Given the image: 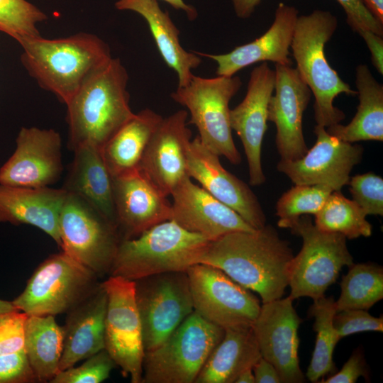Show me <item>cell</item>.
<instances>
[{
	"label": "cell",
	"mask_w": 383,
	"mask_h": 383,
	"mask_svg": "<svg viewBox=\"0 0 383 383\" xmlns=\"http://www.w3.org/2000/svg\"><path fill=\"white\" fill-rule=\"evenodd\" d=\"M170 4L177 10L184 12L189 20L193 21L196 18L198 13L196 9L192 5L187 4L184 0H162Z\"/></svg>",
	"instance_id": "obj_47"
},
{
	"label": "cell",
	"mask_w": 383,
	"mask_h": 383,
	"mask_svg": "<svg viewBox=\"0 0 383 383\" xmlns=\"http://www.w3.org/2000/svg\"><path fill=\"white\" fill-rule=\"evenodd\" d=\"M338 26L331 12L316 9L298 16L291 44L296 70L314 96L316 125L329 127L345 118L344 113L333 105L341 94L355 96L357 91L344 82L327 61L325 45Z\"/></svg>",
	"instance_id": "obj_4"
},
{
	"label": "cell",
	"mask_w": 383,
	"mask_h": 383,
	"mask_svg": "<svg viewBox=\"0 0 383 383\" xmlns=\"http://www.w3.org/2000/svg\"><path fill=\"white\" fill-rule=\"evenodd\" d=\"M113 178L116 220L123 239L172 219V204L139 170Z\"/></svg>",
	"instance_id": "obj_21"
},
{
	"label": "cell",
	"mask_w": 383,
	"mask_h": 383,
	"mask_svg": "<svg viewBox=\"0 0 383 383\" xmlns=\"http://www.w3.org/2000/svg\"><path fill=\"white\" fill-rule=\"evenodd\" d=\"M172 219L183 228L211 241L237 231H254L238 213L214 198L189 177L171 194Z\"/></svg>",
	"instance_id": "obj_22"
},
{
	"label": "cell",
	"mask_w": 383,
	"mask_h": 383,
	"mask_svg": "<svg viewBox=\"0 0 383 383\" xmlns=\"http://www.w3.org/2000/svg\"><path fill=\"white\" fill-rule=\"evenodd\" d=\"M211 240L173 220L157 223L120 242L109 276L130 280L170 272H186L199 263Z\"/></svg>",
	"instance_id": "obj_5"
},
{
	"label": "cell",
	"mask_w": 383,
	"mask_h": 383,
	"mask_svg": "<svg viewBox=\"0 0 383 383\" xmlns=\"http://www.w3.org/2000/svg\"><path fill=\"white\" fill-rule=\"evenodd\" d=\"M145 352L161 345L194 312L186 272L157 274L135 280Z\"/></svg>",
	"instance_id": "obj_11"
},
{
	"label": "cell",
	"mask_w": 383,
	"mask_h": 383,
	"mask_svg": "<svg viewBox=\"0 0 383 383\" xmlns=\"http://www.w3.org/2000/svg\"><path fill=\"white\" fill-rule=\"evenodd\" d=\"M107 294L105 350L131 383H142L145 348L135 281L109 276L101 282Z\"/></svg>",
	"instance_id": "obj_12"
},
{
	"label": "cell",
	"mask_w": 383,
	"mask_h": 383,
	"mask_svg": "<svg viewBox=\"0 0 383 383\" xmlns=\"http://www.w3.org/2000/svg\"><path fill=\"white\" fill-rule=\"evenodd\" d=\"M128 82L126 67L119 58L113 57L65 104L70 149L91 145L101 150L134 116Z\"/></svg>",
	"instance_id": "obj_3"
},
{
	"label": "cell",
	"mask_w": 383,
	"mask_h": 383,
	"mask_svg": "<svg viewBox=\"0 0 383 383\" xmlns=\"http://www.w3.org/2000/svg\"><path fill=\"white\" fill-rule=\"evenodd\" d=\"M38 382L25 350L0 355V383Z\"/></svg>",
	"instance_id": "obj_41"
},
{
	"label": "cell",
	"mask_w": 383,
	"mask_h": 383,
	"mask_svg": "<svg viewBox=\"0 0 383 383\" xmlns=\"http://www.w3.org/2000/svg\"><path fill=\"white\" fill-rule=\"evenodd\" d=\"M67 196L62 189L30 188L0 184V223L39 228L60 247V214Z\"/></svg>",
	"instance_id": "obj_24"
},
{
	"label": "cell",
	"mask_w": 383,
	"mask_h": 383,
	"mask_svg": "<svg viewBox=\"0 0 383 383\" xmlns=\"http://www.w3.org/2000/svg\"><path fill=\"white\" fill-rule=\"evenodd\" d=\"M314 133V145L299 159L281 160L277 170L294 185L323 184L340 191L348 184L350 172L362 160L363 148L331 135L319 125L315 126Z\"/></svg>",
	"instance_id": "obj_15"
},
{
	"label": "cell",
	"mask_w": 383,
	"mask_h": 383,
	"mask_svg": "<svg viewBox=\"0 0 383 383\" xmlns=\"http://www.w3.org/2000/svg\"><path fill=\"white\" fill-rule=\"evenodd\" d=\"M293 252L276 229L265 225L254 231H237L211 241L199 263L216 267L262 303L282 297L288 286Z\"/></svg>",
	"instance_id": "obj_1"
},
{
	"label": "cell",
	"mask_w": 383,
	"mask_h": 383,
	"mask_svg": "<svg viewBox=\"0 0 383 383\" xmlns=\"http://www.w3.org/2000/svg\"><path fill=\"white\" fill-rule=\"evenodd\" d=\"M290 229L302 238L303 244L289 263V296L293 300L303 296L318 299L336 281L343 267L353 264L347 238L338 233L319 230L308 215L301 216Z\"/></svg>",
	"instance_id": "obj_9"
},
{
	"label": "cell",
	"mask_w": 383,
	"mask_h": 383,
	"mask_svg": "<svg viewBox=\"0 0 383 383\" xmlns=\"http://www.w3.org/2000/svg\"><path fill=\"white\" fill-rule=\"evenodd\" d=\"M298 16L296 7L279 3L272 24L255 40L235 47L224 54H196L216 62L218 76H233L240 70L260 62L270 61L292 66L293 62L289 57V48Z\"/></svg>",
	"instance_id": "obj_23"
},
{
	"label": "cell",
	"mask_w": 383,
	"mask_h": 383,
	"mask_svg": "<svg viewBox=\"0 0 383 383\" xmlns=\"http://www.w3.org/2000/svg\"><path fill=\"white\" fill-rule=\"evenodd\" d=\"M219 157L197 135L187 154V173L214 198L238 213L255 229L266 225V217L255 194L244 182L227 171Z\"/></svg>",
	"instance_id": "obj_20"
},
{
	"label": "cell",
	"mask_w": 383,
	"mask_h": 383,
	"mask_svg": "<svg viewBox=\"0 0 383 383\" xmlns=\"http://www.w3.org/2000/svg\"><path fill=\"white\" fill-rule=\"evenodd\" d=\"M186 272L195 312L224 330L252 326L261 307L252 291L209 265L194 264Z\"/></svg>",
	"instance_id": "obj_13"
},
{
	"label": "cell",
	"mask_w": 383,
	"mask_h": 383,
	"mask_svg": "<svg viewBox=\"0 0 383 383\" xmlns=\"http://www.w3.org/2000/svg\"><path fill=\"white\" fill-rule=\"evenodd\" d=\"M337 312L348 309L368 310L383 298V268L372 263L352 264L340 284Z\"/></svg>",
	"instance_id": "obj_33"
},
{
	"label": "cell",
	"mask_w": 383,
	"mask_h": 383,
	"mask_svg": "<svg viewBox=\"0 0 383 383\" xmlns=\"http://www.w3.org/2000/svg\"><path fill=\"white\" fill-rule=\"evenodd\" d=\"M353 201L367 215H383V179L368 172L355 175L348 182Z\"/></svg>",
	"instance_id": "obj_38"
},
{
	"label": "cell",
	"mask_w": 383,
	"mask_h": 383,
	"mask_svg": "<svg viewBox=\"0 0 383 383\" xmlns=\"http://www.w3.org/2000/svg\"><path fill=\"white\" fill-rule=\"evenodd\" d=\"M16 149L0 168V184L41 188L55 184L63 170L62 138L54 129L23 127Z\"/></svg>",
	"instance_id": "obj_14"
},
{
	"label": "cell",
	"mask_w": 383,
	"mask_h": 383,
	"mask_svg": "<svg viewBox=\"0 0 383 383\" xmlns=\"http://www.w3.org/2000/svg\"><path fill=\"white\" fill-rule=\"evenodd\" d=\"M224 331L194 311L161 345L145 352L142 383H194Z\"/></svg>",
	"instance_id": "obj_6"
},
{
	"label": "cell",
	"mask_w": 383,
	"mask_h": 383,
	"mask_svg": "<svg viewBox=\"0 0 383 383\" xmlns=\"http://www.w3.org/2000/svg\"><path fill=\"white\" fill-rule=\"evenodd\" d=\"M92 270L61 252L43 261L12 301L28 316L67 313L99 286Z\"/></svg>",
	"instance_id": "obj_7"
},
{
	"label": "cell",
	"mask_w": 383,
	"mask_h": 383,
	"mask_svg": "<svg viewBox=\"0 0 383 383\" xmlns=\"http://www.w3.org/2000/svg\"><path fill=\"white\" fill-rule=\"evenodd\" d=\"M213 350L194 383H235L261 357L252 326L231 328Z\"/></svg>",
	"instance_id": "obj_28"
},
{
	"label": "cell",
	"mask_w": 383,
	"mask_h": 383,
	"mask_svg": "<svg viewBox=\"0 0 383 383\" xmlns=\"http://www.w3.org/2000/svg\"><path fill=\"white\" fill-rule=\"evenodd\" d=\"M314 216V225L323 231L338 233L348 239L372 234V225L362 210L340 191L333 192Z\"/></svg>",
	"instance_id": "obj_34"
},
{
	"label": "cell",
	"mask_w": 383,
	"mask_h": 383,
	"mask_svg": "<svg viewBox=\"0 0 383 383\" xmlns=\"http://www.w3.org/2000/svg\"><path fill=\"white\" fill-rule=\"evenodd\" d=\"M187 111L162 118L145 150L138 170L166 196L187 177L192 132Z\"/></svg>",
	"instance_id": "obj_17"
},
{
	"label": "cell",
	"mask_w": 383,
	"mask_h": 383,
	"mask_svg": "<svg viewBox=\"0 0 383 383\" xmlns=\"http://www.w3.org/2000/svg\"><path fill=\"white\" fill-rule=\"evenodd\" d=\"M293 301L288 296L262 303L252 325L261 357L274 365L284 383L304 380L298 356V328L302 321Z\"/></svg>",
	"instance_id": "obj_16"
},
{
	"label": "cell",
	"mask_w": 383,
	"mask_h": 383,
	"mask_svg": "<svg viewBox=\"0 0 383 383\" xmlns=\"http://www.w3.org/2000/svg\"><path fill=\"white\" fill-rule=\"evenodd\" d=\"M162 118L152 109H143L104 145L103 159L112 177L138 170L149 140Z\"/></svg>",
	"instance_id": "obj_30"
},
{
	"label": "cell",
	"mask_w": 383,
	"mask_h": 383,
	"mask_svg": "<svg viewBox=\"0 0 383 383\" xmlns=\"http://www.w3.org/2000/svg\"><path fill=\"white\" fill-rule=\"evenodd\" d=\"M17 309L12 301L0 299V313Z\"/></svg>",
	"instance_id": "obj_50"
},
{
	"label": "cell",
	"mask_w": 383,
	"mask_h": 383,
	"mask_svg": "<svg viewBox=\"0 0 383 383\" xmlns=\"http://www.w3.org/2000/svg\"><path fill=\"white\" fill-rule=\"evenodd\" d=\"M235 383H255L252 369L248 368L243 371L236 378Z\"/></svg>",
	"instance_id": "obj_49"
},
{
	"label": "cell",
	"mask_w": 383,
	"mask_h": 383,
	"mask_svg": "<svg viewBox=\"0 0 383 383\" xmlns=\"http://www.w3.org/2000/svg\"><path fill=\"white\" fill-rule=\"evenodd\" d=\"M367 375L365 362L362 353L357 350L354 351L341 370L322 379V383H354L357 379Z\"/></svg>",
	"instance_id": "obj_43"
},
{
	"label": "cell",
	"mask_w": 383,
	"mask_h": 383,
	"mask_svg": "<svg viewBox=\"0 0 383 383\" xmlns=\"http://www.w3.org/2000/svg\"><path fill=\"white\" fill-rule=\"evenodd\" d=\"M63 343V328L54 316H28L24 350L38 382H50L60 371Z\"/></svg>",
	"instance_id": "obj_31"
},
{
	"label": "cell",
	"mask_w": 383,
	"mask_h": 383,
	"mask_svg": "<svg viewBox=\"0 0 383 383\" xmlns=\"http://www.w3.org/2000/svg\"><path fill=\"white\" fill-rule=\"evenodd\" d=\"M62 251L92 270L109 274L122 238L117 227L82 198L67 193L59 218Z\"/></svg>",
	"instance_id": "obj_10"
},
{
	"label": "cell",
	"mask_w": 383,
	"mask_h": 383,
	"mask_svg": "<svg viewBox=\"0 0 383 383\" xmlns=\"http://www.w3.org/2000/svg\"><path fill=\"white\" fill-rule=\"evenodd\" d=\"M106 306L107 294L100 282L95 291L67 313L60 370L105 349Z\"/></svg>",
	"instance_id": "obj_25"
},
{
	"label": "cell",
	"mask_w": 383,
	"mask_h": 383,
	"mask_svg": "<svg viewBox=\"0 0 383 383\" xmlns=\"http://www.w3.org/2000/svg\"><path fill=\"white\" fill-rule=\"evenodd\" d=\"M28 316L18 309L0 313V355L24 350Z\"/></svg>",
	"instance_id": "obj_39"
},
{
	"label": "cell",
	"mask_w": 383,
	"mask_h": 383,
	"mask_svg": "<svg viewBox=\"0 0 383 383\" xmlns=\"http://www.w3.org/2000/svg\"><path fill=\"white\" fill-rule=\"evenodd\" d=\"M115 6L118 10L133 11L145 19L162 58L177 74L178 87L187 86L194 74L192 70L201 64V57L182 46L179 30L157 0H118Z\"/></svg>",
	"instance_id": "obj_27"
},
{
	"label": "cell",
	"mask_w": 383,
	"mask_h": 383,
	"mask_svg": "<svg viewBox=\"0 0 383 383\" xmlns=\"http://www.w3.org/2000/svg\"><path fill=\"white\" fill-rule=\"evenodd\" d=\"M241 85L240 78L235 75L206 78L193 74L187 86L171 94L189 112L188 123L196 126L201 143L234 165L240 162L241 156L232 136L229 102Z\"/></svg>",
	"instance_id": "obj_8"
},
{
	"label": "cell",
	"mask_w": 383,
	"mask_h": 383,
	"mask_svg": "<svg viewBox=\"0 0 383 383\" xmlns=\"http://www.w3.org/2000/svg\"><path fill=\"white\" fill-rule=\"evenodd\" d=\"M47 18L43 11L26 0H0V31L17 42L40 35L37 26Z\"/></svg>",
	"instance_id": "obj_36"
},
{
	"label": "cell",
	"mask_w": 383,
	"mask_h": 383,
	"mask_svg": "<svg viewBox=\"0 0 383 383\" xmlns=\"http://www.w3.org/2000/svg\"><path fill=\"white\" fill-rule=\"evenodd\" d=\"M116 364L104 349L85 359L77 367L60 370L50 383H101L106 380Z\"/></svg>",
	"instance_id": "obj_37"
},
{
	"label": "cell",
	"mask_w": 383,
	"mask_h": 383,
	"mask_svg": "<svg viewBox=\"0 0 383 383\" xmlns=\"http://www.w3.org/2000/svg\"><path fill=\"white\" fill-rule=\"evenodd\" d=\"M262 0H231L235 15L242 19L252 16Z\"/></svg>",
	"instance_id": "obj_46"
},
{
	"label": "cell",
	"mask_w": 383,
	"mask_h": 383,
	"mask_svg": "<svg viewBox=\"0 0 383 383\" xmlns=\"http://www.w3.org/2000/svg\"><path fill=\"white\" fill-rule=\"evenodd\" d=\"M355 85L359 98L357 113L346 126L340 123L326 128L337 138L355 143L383 140V86L365 64L357 66Z\"/></svg>",
	"instance_id": "obj_29"
},
{
	"label": "cell",
	"mask_w": 383,
	"mask_h": 383,
	"mask_svg": "<svg viewBox=\"0 0 383 383\" xmlns=\"http://www.w3.org/2000/svg\"><path fill=\"white\" fill-rule=\"evenodd\" d=\"M370 11L383 22V0H362Z\"/></svg>",
	"instance_id": "obj_48"
},
{
	"label": "cell",
	"mask_w": 383,
	"mask_h": 383,
	"mask_svg": "<svg viewBox=\"0 0 383 383\" xmlns=\"http://www.w3.org/2000/svg\"><path fill=\"white\" fill-rule=\"evenodd\" d=\"M274 94L267 108V120L275 124L276 146L283 160L302 157L308 149L302 118L311 91L292 66L275 64Z\"/></svg>",
	"instance_id": "obj_19"
},
{
	"label": "cell",
	"mask_w": 383,
	"mask_h": 383,
	"mask_svg": "<svg viewBox=\"0 0 383 383\" xmlns=\"http://www.w3.org/2000/svg\"><path fill=\"white\" fill-rule=\"evenodd\" d=\"M274 83V70L266 62H262L250 72L243 100L230 110L231 127L243 144L251 186L261 185L266 180L262 167L261 150L267 129L268 104Z\"/></svg>",
	"instance_id": "obj_18"
},
{
	"label": "cell",
	"mask_w": 383,
	"mask_h": 383,
	"mask_svg": "<svg viewBox=\"0 0 383 383\" xmlns=\"http://www.w3.org/2000/svg\"><path fill=\"white\" fill-rule=\"evenodd\" d=\"M255 383H279V375L274 365L260 357L252 367Z\"/></svg>",
	"instance_id": "obj_45"
},
{
	"label": "cell",
	"mask_w": 383,
	"mask_h": 383,
	"mask_svg": "<svg viewBox=\"0 0 383 383\" xmlns=\"http://www.w3.org/2000/svg\"><path fill=\"white\" fill-rule=\"evenodd\" d=\"M336 312L335 301L332 296L313 300L309 309V315L315 318L313 328L316 332L314 350L306 373L311 382H319L335 369L333 354L340 340L333 323Z\"/></svg>",
	"instance_id": "obj_32"
},
{
	"label": "cell",
	"mask_w": 383,
	"mask_h": 383,
	"mask_svg": "<svg viewBox=\"0 0 383 383\" xmlns=\"http://www.w3.org/2000/svg\"><path fill=\"white\" fill-rule=\"evenodd\" d=\"M365 40L371 54V60L377 71L383 74V36L370 30H360L357 33Z\"/></svg>",
	"instance_id": "obj_44"
},
{
	"label": "cell",
	"mask_w": 383,
	"mask_h": 383,
	"mask_svg": "<svg viewBox=\"0 0 383 383\" xmlns=\"http://www.w3.org/2000/svg\"><path fill=\"white\" fill-rule=\"evenodd\" d=\"M343 8L346 22L353 31L370 30L383 36V22L367 7L362 0H336Z\"/></svg>",
	"instance_id": "obj_42"
},
{
	"label": "cell",
	"mask_w": 383,
	"mask_h": 383,
	"mask_svg": "<svg viewBox=\"0 0 383 383\" xmlns=\"http://www.w3.org/2000/svg\"><path fill=\"white\" fill-rule=\"evenodd\" d=\"M334 192L323 184L295 185L284 193L276 206L277 225L282 228H292L304 215L319 211L330 194Z\"/></svg>",
	"instance_id": "obj_35"
},
{
	"label": "cell",
	"mask_w": 383,
	"mask_h": 383,
	"mask_svg": "<svg viewBox=\"0 0 383 383\" xmlns=\"http://www.w3.org/2000/svg\"><path fill=\"white\" fill-rule=\"evenodd\" d=\"M18 43L30 76L65 104L113 58L109 45L87 32L55 39L39 35Z\"/></svg>",
	"instance_id": "obj_2"
},
{
	"label": "cell",
	"mask_w": 383,
	"mask_h": 383,
	"mask_svg": "<svg viewBox=\"0 0 383 383\" xmlns=\"http://www.w3.org/2000/svg\"><path fill=\"white\" fill-rule=\"evenodd\" d=\"M73 151L74 159L62 188L82 198L117 227L113 178L101 150L83 145Z\"/></svg>",
	"instance_id": "obj_26"
},
{
	"label": "cell",
	"mask_w": 383,
	"mask_h": 383,
	"mask_svg": "<svg viewBox=\"0 0 383 383\" xmlns=\"http://www.w3.org/2000/svg\"><path fill=\"white\" fill-rule=\"evenodd\" d=\"M333 326L340 337L363 331H383L382 317H375L364 309H348L336 312Z\"/></svg>",
	"instance_id": "obj_40"
}]
</instances>
